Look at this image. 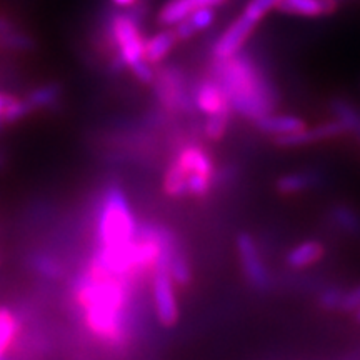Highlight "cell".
<instances>
[{
	"mask_svg": "<svg viewBox=\"0 0 360 360\" xmlns=\"http://www.w3.org/2000/svg\"><path fill=\"white\" fill-rule=\"evenodd\" d=\"M132 282V278L112 274L90 259L74 283V300L82 310L85 328L112 347L125 345L130 337Z\"/></svg>",
	"mask_w": 360,
	"mask_h": 360,
	"instance_id": "1",
	"label": "cell"
},
{
	"mask_svg": "<svg viewBox=\"0 0 360 360\" xmlns=\"http://www.w3.org/2000/svg\"><path fill=\"white\" fill-rule=\"evenodd\" d=\"M212 77L222 85L229 105L245 120L255 122L274 112L277 94L264 70L249 56H237L215 60Z\"/></svg>",
	"mask_w": 360,
	"mask_h": 360,
	"instance_id": "2",
	"label": "cell"
},
{
	"mask_svg": "<svg viewBox=\"0 0 360 360\" xmlns=\"http://www.w3.org/2000/svg\"><path fill=\"white\" fill-rule=\"evenodd\" d=\"M215 165L205 148L187 143L175 154L164 175V192L172 199L197 197L202 199L212 191Z\"/></svg>",
	"mask_w": 360,
	"mask_h": 360,
	"instance_id": "3",
	"label": "cell"
},
{
	"mask_svg": "<svg viewBox=\"0 0 360 360\" xmlns=\"http://www.w3.org/2000/svg\"><path fill=\"white\" fill-rule=\"evenodd\" d=\"M137 220L125 192L110 186L103 192L97 214L98 249H119L130 245L137 236Z\"/></svg>",
	"mask_w": 360,
	"mask_h": 360,
	"instance_id": "4",
	"label": "cell"
},
{
	"mask_svg": "<svg viewBox=\"0 0 360 360\" xmlns=\"http://www.w3.org/2000/svg\"><path fill=\"white\" fill-rule=\"evenodd\" d=\"M236 247L238 260H240L242 265V272H244V277L250 289H254L255 292H267L270 289V283H272V277H270V272L264 262L255 238L249 232H240L237 236Z\"/></svg>",
	"mask_w": 360,
	"mask_h": 360,
	"instance_id": "5",
	"label": "cell"
},
{
	"mask_svg": "<svg viewBox=\"0 0 360 360\" xmlns=\"http://www.w3.org/2000/svg\"><path fill=\"white\" fill-rule=\"evenodd\" d=\"M152 299L157 321L164 327H174L179 322V302L175 295V282L167 270L157 269L152 281Z\"/></svg>",
	"mask_w": 360,
	"mask_h": 360,
	"instance_id": "6",
	"label": "cell"
},
{
	"mask_svg": "<svg viewBox=\"0 0 360 360\" xmlns=\"http://www.w3.org/2000/svg\"><path fill=\"white\" fill-rule=\"evenodd\" d=\"M155 92L162 107L174 112H187L193 107L192 94L188 96L184 80L174 69H164L157 75Z\"/></svg>",
	"mask_w": 360,
	"mask_h": 360,
	"instance_id": "7",
	"label": "cell"
},
{
	"mask_svg": "<svg viewBox=\"0 0 360 360\" xmlns=\"http://www.w3.org/2000/svg\"><path fill=\"white\" fill-rule=\"evenodd\" d=\"M255 27H257V22L249 19L245 13L237 17L215 40L212 47L214 60H224V58L237 56L254 34Z\"/></svg>",
	"mask_w": 360,
	"mask_h": 360,
	"instance_id": "8",
	"label": "cell"
},
{
	"mask_svg": "<svg viewBox=\"0 0 360 360\" xmlns=\"http://www.w3.org/2000/svg\"><path fill=\"white\" fill-rule=\"evenodd\" d=\"M345 134H347V130H345L344 125L334 119L330 122L314 125V127H305L295 134L282 135V137L274 139V142L282 148H299L314 146V143L334 141V139H339Z\"/></svg>",
	"mask_w": 360,
	"mask_h": 360,
	"instance_id": "9",
	"label": "cell"
},
{
	"mask_svg": "<svg viewBox=\"0 0 360 360\" xmlns=\"http://www.w3.org/2000/svg\"><path fill=\"white\" fill-rule=\"evenodd\" d=\"M192 103L200 114L207 117L224 114V112H232L222 85L212 75L197 85L192 94Z\"/></svg>",
	"mask_w": 360,
	"mask_h": 360,
	"instance_id": "10",
	"label": "cell"
},
{
	"mask_svg": "<svg viewBox=\"0 0 360 360\" xmlns=\"http://www.w3.org/2000/svg\"><path fill=\"white\" fill-rule=\"evenodd\" d=\"M227 0H169L164 7L160 8L159 13V24L164 27H174L184 20L186 17L191 15L192 12L199 11L205 7H219Z\"/></svg>",
	"mask_w": 360,
	"mask_h": 360,
	"instance_id": "11",
	"label": "cell"
},
{
	"mask_svg": "<svg viewBox=\"0 0 360 360\" xmlns=\"http://www.w3.org/2000/svg\"><path fill=\"white\" fill-rule=\"evenodd\" d=\"M255 127H257L260 132L269 135V137H282V135L295 134L299 130L307 127L305 120L299 115L292 114H270L260 117L259 120H255Z\"/></svg>",
	"mask_w": 360,
	"mask_h": 360,
	"instance_id": "12",
	"label": "cell"
},
{
	"mask_svg": "<svg viewBox=\"0 0 360 360\" xmlns=\"http://www.w3.org/2000/svg\"><path fill=\"white\" fill-rule=\"evenodd\" d=\"M326 255V247L322 245V242L314 240H304L300 244H297L295 247L285 254V264L289 265L290 269H307L310 265L317 264L319 260L323 259Z\"/></svg>",
	"mask_w": 360,
	"mask_h": 360,
	"instance_id": "13",
	"label": "cell"
},
{
	"mask_svg": "<svg viewBox=\"0 0 360 360\" xmlns=\"http://www.w3.org/2000/svg\"><path fill=\"white\" fill-rule=\"evenodd\" d=\"M335 0H281L278 12L300 17H322L335 11Z\"/></svg>",
	"mask_w": 360,
	"mask_h": 360,
	"instance_id": "14",
	"label": "cell"
},
{
	"mask_svg": "<svg viewBox=\"0 0 360 360\" xmlns=\"http://www.w3.org/2000/svg\"><path fill=\"white\" fill-rule=\"evenodd\" d=\"M214 22H215V8L205 7V8H199V11L192 12L191 15L186 17V19L180 20L179 24H175L174 30L179 40H188L192 39L193 35L204 32V30L209 29Z\"/></svg>",
	"mask_w": 360,
	"mask_h": 360,
	"instance_id": "15",
	"label": "cell"
},
{
	"mask_svg": "<svg viewBox=\"0 0 360 360\" xmlns=\"http://www.w3.org/2000/svg\"><path fill=\"white\" fill-rule=\"evenodd\" d=\"M319 184H321V175L317 172L304 170V172H290L278 177L276 188L282 195H297V193H302L317 187Z\"/></svg>",
	"mask_w": 360,
	"mask_h": 360,
	"instance_id": "16",
	"label": "cell"
},
{
	"mask_svg": "<svg viewBox=\"0 0 360 360\" xmlns=\"http://www.w3.org/2000/svg\"><path fill=\"white\" fill-rule=\"evenodd\" d=\"M177 35L174 29H164L146 39V60L150 65H157L169 56L174 45L177 44Z\"/></svg>",
	"mask_w": 360,
	"mask_h": 360,
	"instance_id": "17",
	"label": "cell"
},
{
	"mask_svg": "<svg viewBox=\"0 0 360 360\" xmlns=\"http://www.w3.org/2000/svg\"><path fill=\"white\" fill-rule=\"evenodd\" d=\"M330 220L347 236H360V214L350 205L337 204L330 209Z\"/></svg>",
	"mask_w": 360,
	"mask_h": 360,
	"instance_id": "18",
	"label": "cell"
},
{
	"mask_svg": "<svg viewBox=\"0 0 360 360\" xmlns=\"http://www.w3.org/2000/svg\"><path fill=\"white\" fill-rule=\"evenodd\" d=\"M62 96V90L57 84H47L40 85V87L34 89L29 96L25 97V101L29 102V105L34 109H52L57 105L58 98Z\"/></svg>",
	"mask_w": 360,
	"mask_h": 360,
	"instance_id": "19",
	"label": "cell"
},
{
	"mask_svg": "<svg viewBox=\"0 0 360 360\" xmlns=\"http://www.w3.org/2000/svg\"><path fill=\"white\" fill-rule=\"evenodd\" d=\"M19 332V319L11 309H0V360L13 344Z\"/></svg>",
	"mask_w": 360,
	"mask_h": 360,
	"instance_id": "20",
	"label": "cell"
},
{
	"mask_svg": "<svg viewBox=\"0 0 360 360\" xmlns=\"http://www.w3.org/2000/svg\"><path fill=\"white\" fill-rule=\"evenodd\" d=\"M167 272H169V276L172 277L175 285L187 287L188 283H191L192 270H191V265H188V260L186 257V254L182 252V249H180L177 254L174 255V259L170 260Z\"/></svg>",
	"mask_w": 360,
	"mask_h": 360,
	"instance_id": "21",
	"label": "cell"
},
{
	"mask_svg": "<svg viewBox=\"0 0 360 360\" xmlns=\"http://www.w3.org/2000/svg\"><path fill=\"white\" fill-rule=\"evenodd\" d=\"M30 265H32L34 270H37L40 276L47 278H60L62 274H64V265L56 257L47 254H35L32 260H30Z\"/></svg>",
	"mask_w": 360,
	"mask_h": 360,
	"instance_id": "22",
	"label": "cell"
},
{
	"mask_svg": "<svg viewBox=\"0 0 360 360\" xmlns=\"http://www.w3.org/2000/svg\"><path fill=\"white\" fill-rule=\"evenodd\" d=\"M231 114L232 112H224V114L207 117V120L204 124V135L209 139V141L217 142L224 137L225 132H227Z\"/></svg>",
	"mask_w": 360,
	"mask_h": 360,
	"instance_id": "23",
	"label": "cell"
},
{
	"mask_svg": "<svg viewBox=\"0 0 360 360\" xmlns=\"http://www.w3.org/2000/svg\"><path fill=\"white\" fill-rule=\"evenodd\" d=\"M32 112V107L29 105V102L25 98H19L11 96L8 98V103L6 107V112H4V124H13L17 120H22Z\"/></svg>",
	"mask_w": 360,
	"mask_h": 360,
	"instance_id": "24",
	"label": "cell"
},
{
	"mask_svg": "<svg viewBox=\"0 0 360 360\" xmlns=\"http://www.w3.org/2000/svg\"><path fill=\"white\" fill-rule=\"evenodd\" d=\"M344 294H345V290H342L340 287H335V285L326 287V289H322L321 294H319L317 302H319V305H321L322 310H327V312H335V310H340Z\"/></svg>",
	"mask_w": 360,
	"mask_h": 360,
	"instance_id": "25",
	"label": "cell"
},
{
	"mask_svg": "<svg viewBox=\"0 0 360 360\" xmlns=\"http://www.w3.org/2000/svg\"><path fill=\"white\" fill-rule=\"evenodd\" d=\"M0 45L11 49V51H30V49H34V40L29 35L13 29L8 34L0 35Z\"/></svg>",
	"mask_w": 360,
	"mask_h": 360,
	"instance_id": "26",
	"label": "cell"
},
{
	"mask_svg": "<svg viewBox=\"0 0 360 360\" xmlns=\"http://www.w3.org/2000/svg\"><path fill=\"white\" fill-rule=\"evenodd\" d=\"M278 2L281 0H249V4L244 8V13L249 19L259 24L270 11H276Z\"/></svg>",
	"mask_w": 360,
	"mask_h": 360,
	"instance_id": "27",
	"label": "cell"
},
{
	"mask_svg": "<svg viewBox=\"0 0 360 360\" xmlns=\"http://www.w3.org/2000/svg\"><path fill=\"white\" fill-rule=\"evenodd\" d=\"M359 307H360V285L354 287V289L350 290H345L344 299H342L340 312L354 314Z\"/></svg>",
	"mask_w": 360,
	"mask_h": 360,
	"instance_id": "28",
	"label": "cell"
},
{
	"mask_svg": "<svg viewBox=\"0 0 360 360\" xmlns=\"http://www.w3.org/2000/svg\"><path fill=\"white\" fill-rule=\"evenodd\" d=\"M8 98H11V94H2V92H0V127H2V125H4V112H6Z\"/></svg>",
	"mask_w": 360,
	"mask_h": 360,
	"instance_id": "29",
	"label": "cell"
},
{
	"mask_svg": "<svg viewBox=\"0 0 360 360\" xmlns=\"http://www.w3.org/2000/svg\"><path fill=\"white\" fill-rule=\"evenodd\" d=\"M112 2H114L117 7L130 8V7H134L137 2H141V0H112Z\"/></svg>",
	"mask_w": 360,
	"mask_h": 360,
	"instance_id": "30",
	"label": "cell"
},
{
	"mask_svg": "<svg viewBox=\"0 0 360 360\" xmlns=\"http://www.w3.org/2000/svg\"><path fill=\"white\" fill-rule=\"evenodd\" d=\"M352 134L359 139V142H360V119L357 120V124H355V127L352 129Z\"/></svg>",
	"mask_w": 360,
	"mask_h": 360,
	"instance_id": "31",
	"label": "cell"
},
{
	"mask_svg": "<svg viewBox=\"0 0 360 360\" xmlns=\"http://www.w3.org/2000/svg\"><path fill=\"white\" fill-rule=\"evenodd\" d=\"M354 315H355V321H357V322L360 323V307H359L357 310H355Z\"/></svg>",
	"mask_w": 360,
	"mask_h": 360,
	"instance_id": "32",
	"label": "cell"
},
{
	"mask_svg": "<svg viewBox=\"0 0 360 360\" xmlns=\"http://www.w3.org/2000/svg\"><path fill=\"white\" fill-rule=\"evenodd\" d=\"M2 160H4V157H2V154H0V165H2Z\"/></svg>",
	"mask_w": 360,
	"mask_h": 360,
	"instance_id": "33",
	"label": "cell"
}]
</instances>
